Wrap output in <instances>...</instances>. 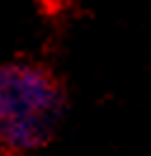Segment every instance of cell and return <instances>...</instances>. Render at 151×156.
Returning a JSON list of instances; mask_svg holds the SVG:
<instances>
[{"instance_id": "7a4b0ae2", "label": "cell", "mask_w": 151, "mask_h": 156, "mask_svg": "<svg viewBox=\"0 0 151 156\" xmlns=\"http://www.w3.org/2000/svg\"><path fill=\"white\" fill-rule=\"evenodd\" d=\"M38 2H43L47 7H54V5H66V0H38Z\"/></svg>"}, {"instance_id": "6da1fadb", "label": "cell", "mask_w": 151, "mask_h": 156, "mask_svg": "<svg viewBox=\"0 0 151 156\" xmlns=\"http://www.w3.org/2000/svg\"><path fill=\"white\" fill-rule=\"evenodd\" d=\"M57 80L38 64L12 62L0 66V144L14 154H31L45 144L61 116Z\"/></svg>"}]
</instances>
